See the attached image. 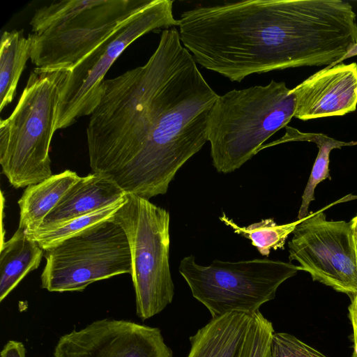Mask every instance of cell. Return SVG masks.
I'll use <instances>...</instances> for the list:
<instances>
[{
    "mask_svg": "<svg viewBox=\"0 0 357 357\" xmlns=\"http://www.w3.org/2000/svg\"><path fill=\"white\" fill-rule=\"evenodd\" d=\"M176 27L162 31L147 62L105 79L86 128L93 173L126 194L165 195L179 169L207 139L218 98Z\"/></svg>",
    "mask_w": 357,
    "mask_h": 357,
    "instance_id": "1",
    "label": "cell"
},
{
    "mask_svg": "<svg viewBox=\"0 0 357 357\" xmlns=\"http://www.w3.org/2000/svg\"><path fill=\"white\" fill-rule=\"evenodd\" d=\"M196 63L232 82L252 74L331 66L357 45L356 15L342 0H246L181 15Z\"/></svg>",
    "mask_w": 357,
    "mask_h": 357,
    "instance_id": "2",
    "label": "cell"
},
{
    "mask_svg": "<svg viewBox=\"0 0 357 357\" xmlns=\"http://www.w3.org/2000/svg\"><path fill=\"white\" fill-rule=\"evenodd\" d=\"M296 98L284 82L233 89L218 96L208 116L207 139L220 173L240 168L294 117Z\"/></svg>",
    "mask_w": 357,
    "mask_h": 357,
    "instance_id": "3",
    "label": "cell"
},
{
    "mask_svg": "<svg viewBox=\"0 0 357 357\" xmlns=\"http://www.w3.org/2000/svg\"><path fill=\"white\" fill-rule=\"evenodd\" d=\"M151 0H64L36 10L28 38L36 69L69 71Z\"/></svg>",
    "mask_w": 357,
    "mask_h": 357,
    "instance_id": "4",
    "label": "cell"
},
{
    "mask_svg": "<svg viewBox=\"0 0 357 357\" xmlns=\"http://www.w3.org/2000/svg\"><path fill=\"white\" fill-rule=\"evenodd\" d=\"M67 71L34 68L11 114L0 121V164L15 188L52 174L50 148L55 132L60 87Z\"/></svg>",
    "mask_w": 357,
    "mask_h": 357,
    "instance_id": "5",
    "label": "cell"
},
{
    "mask_svg": "<svg viewBox=\"0 0 357 357\" xmlns=\"http://www.w3.org/2000/svg\"><path fill=\"white\" fill-rule=\"evenodd\" d=\"M110 219L127 235L136 314L145 321L161 312L174 295L169 266V213L148 199L126 194L123 205Z\"/></svg>",
    "mask_w": 357,
    "mask_h": 357,
    "instance_id": "6",
    "label": "cell"
},
{
    "mask_svg": "<svg viewBox=\"0 0 357 357\" xmlns=\"http://www.w3.org/2000/svg\"><path fill=\"white\" fill-rule=\"evenodd\" d=\"M300 271L291 262L270 259L238 261L215 259L198 264L193 255L183 258L178 271L192 296L209 311L212 318L232 312L255 313L275 297L285 280Z\"/></svg>",
    "mask_w": 357,
    "mask_h": 357,
    "instance_id": "7",
    "label": "cell"
},
{
    "mask_svg": "<svg viewBox=\"0 0 357 357\" xmlns=\"http://www.w3.org/2000/svg\"><path fill=\"white\" fill-rule=\"evenodd\" d=\"M173 3L172 0H151L67 71L60 87L56 130L91 114L100 101L105 75L132 43L150 31L178 26L179 20L173 15Z\"/></svg>",
    "mask_w": 357,
    "mask_h": 357,
    "instance_id": "8",
    "label": "cell"
},
{
    "mask_svg": "<svg viewBox=\"0 0 357 357\" xmlns=\"http://www.w3.org/2000/svg\"><path fill=\"white\" fill-rule=\"evenodd\" d=\"M44 257L41 287L51 292L82 291L98 280L132 273L127 235L111 219L44 250Z\"/></svg>",
    "mask_w": 357,
    "mask_h": 357,
    "instance_id": "9",
    "label": "cell"
},
{
    "mask_svg": "<svg viewBox=\"0 0 357 357\" xmlns=\"http://www.w3.org/2000/svg\"><path fill=\"white\" fill-rule=\"evenodd\" d=\"M289 258L314 281L351 296L357 293V250L351 220H327L324 209L297 225Z\"/></svg>",
    "mask_w": 357,
    "mask_h": 357,
    "instance_id": "10",
    "label": "cell"
},
{
    "mask_svg": "<svg viewBox=\"0 0 357 357\" xmlns=\"http://www.w3.org/2000/svg\"><path fill=\"white\" fill-rule=\"evenodd\" d=\"M53 357H173V352L160 328L105 318L61 336Z\"/></svg>",
    "mask_w": 357,
    "mask_h": 357,
    "instance_id": "11",
    "label": "cell"
},
{
    "mask_svg": "<svg viewBox=\"0 0 357 357\" xmlns=\"http://www.w3.org/2000/svg\"><path fill=\"white\" fill-rule=\"evenodd\" d=\"M291 91L296 98L294 117L301 120L354 112L357 106V63L329 66Z\"/></svg>",
    "mask_w": 357,
    "mask_h": 357,
    "instance_id": "12",
    "label": "cell"
},
{
    "mask_svg": "<svg viewBox=\"0 0 357 357\" xmlns=\"http://www.w3.org/2000/svg\"><path fill=\"white\" fill-rule=\"evenodd\" d=\"M254 313L232 312L212 318L190 337L187 357H249Z\"/></svg>",
    "mask_w": 357,
    "mask_h": 357,
    "instance_id": "13",
    "label": "cell"
},
{
    "mask_svg": "<svg viewBox=\"0 0 357 357\" xmlns=\"http://www.w3.org/2000/svg\"><path fill=\"white\" fill-rule=\"evenodd\" d=\"M126 192L106 176L92 173L80 178L66 192L41 225L33 231H45L70 220L121 200Z\"/></svg>",
    "mask_w": 357,
    "mask_h": 357,
    "instance_id": "14",
    "label": "cell"
},
{
    "mask_svg": "<svg viewBox=\"0 0 357 357\" xmlns=\"http://www.w3.org/2000/svg\"><path fill=\"white\" fill-rule=\"evenodd\" d=\"M80 177L76 172L67 169L53 174L40 183L26 187L18 201V227L25 231L38 229Z\"/></svg>",
    "mask_w": 357,
    "mask_h": 357,
    "instance_id": "15",
    "label": "cell"
},
{
    "mask_svg": "<svg viewBox=\"0 0 357 357\" xmlns=\"http://www.w3.org/2000/svg\"><path fill=\"white\" fill-rule=\"evenodd\" d=\"M44 256V250L28 238L25 230L18 227L13 236L2 242L0 251V302L31 271L36 270Z\"/></svg>",
    "mask_w": 357,
    "mask_h": 357,
    "instance_id": "16",
    "label": "cell"
},
{
    "mask_svg": "<svg viewBox=\"0 0 357 357\" xmlns=\"http://www.w3.org/2000/svg\"><path fill=\"white\" fill-rule=\"evenodd\" d=\"M286 133L280 139L264 145L261 150L279 144L305 141L317 144L319 151L313 165L308 181L302 195L301 205L298 213V220H302L309 215L308 208L310 203L314 200V190L317 185L326 178L331 179L329 162L330 153L333 149L343 146L357 145V142H343L330 137L322 133H306L286 126Z\"/></svg>",
    "mask_w": 357,
    "mask_h": 357,
    "instance_id": "17",
    "label": "cell"
},
{
    "mask_svg": "<svg viewBox=\"0 0 357 357\" xmlns=\"http://www.w3.org/2000/svg\"><path fill=\"white\" fill-rule=\"evenodd\" d=\"M31 45L23 30L4 31L0 44V111L12 102L28 59Z\"/></svg>",
    "mask_w": 357,
    "mask_h": 357,
    "instance_id": "18",
    "label": "cell"
},
{
    "mask_svg": "<svg viewBox=\"0 0 357 357\" xmlns=\"http://www.w3.org/2000/svg\"><path fill=\"white\" fill-rule=\"evenodd\" d=\"M219 219L231 228L234 233L250 239L252 245L262 256H268L272 250L283 249L287 237L303 220L278 225L273 219L267 218L246 227H241L224 212Z\"/></svg>",
    "mask_w": 357,
    "mask_h": 357,
    "instance_id": "19",
    "label": "cell"
},
{
    "mask_svg": "<svg viewBox=\"0 0 357 357\" xmlns=\"http://www.w3.org/2000/svg\"><path fill=\"white\" fill-rule=\"evenodd\" d=\"M124 201L125 197L114 204L52 228L45 231H25V234L43 250H46L90 227L110 219Z\"/></svg>",
    "mask_w": 357,
    "mask_h": 357,
    "instance_id": "20",
    "label": "cell"
},
{
    "mask_svg": "<svg viewBox=\"0 0 357 357\" xmlns=\"http://www.w3.org/2000/svg\"><path fill=\"white\" fill-rule=\"evenodd\" d=\"M272 357H327L324 354L287 333H274Z\"/></svg>",
    "mask_w": 357,
    "mask_h": 357,
    "instance_id": "21",
    "label": "cell"
},
{
    "mask_svg": "<svg viewBox=\"0 0 357 357\" xmlns=\"http://www.w3.org/2000/svg\"><path fill=\"white\" fill-rule=\"evenodd\" d=\"M253 337L249 357H272V323L259 312L254 313Z\"/></svg>",
    "mask_w": 357,
    "mask_h": 357,
    "instance_id": "22",
    "label": "cell"
},
{
    "mask_svg": "<svg viewBox=\"0 0 357 357\" xmlns=\"http://www.w3.org/2000/svg\"><path fill=\"white\" fill-rule=\"evenodd\" d=\"M1 357H26V349L22 342L9 340L1 351Z\"/></svg>",
    "mask_w": 357,
    "mask_h": 357,
    "instance_id": "23",
    "label": "cell"
},
{
    "mask_svg": "<svg viewBox=\"0 0 357 357\" xmlns=\"http://www.w3.org/2000/svg\"><path fill=\"white\" fill-rule=\"evenodd\" d=\"M349 317L353 328L354 353L352 357H357V293L351 296Z\"/></svg>",
    "mask_w": 357,
    "mask_h": 357,
    "instance_id": "24",
    "label": "cell"
},
{
    "mask_svg": "<svg viewBox=\"0 0 357 357\" xmlns=\"http://www.w3.org/2000/svg\"><path fill=\"white\" fill-rule=\"evenodd\" d=\"M351 222L352 225L354 237L357 250V215L351 220Z\"/></svg>",
    "mask_w": 357,
    "mask_h": 357,
    "instance_id": "25",
    "label": "cell"
}]
</instances>
